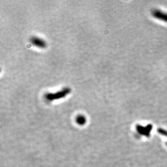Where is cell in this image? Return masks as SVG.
<instances>
[{
  "instance_id": "1",
  "label": "cell",
  "mask_w": 167,
  "mask_h": 167,
  "mask_svg": "<svg viewBox=\"0 0 167 167\" xmlns=\"http://www.w3.org/2000/svg\"><path fill=\"white\" fill-rule=\"evenodd\" d=\"M71 92V89L69 87H66L59 90L56 92H47L44 94V97L47 101H54L59 99H63L67 96V95Z\"/></svg>"
},
{
  "instance_id": "3",
  "label": "cell",
  "mask_w": 167,
  "mask_h": 167,
  "mask_svg": "<svg viewBox=\"0 0 167 167\" xmlns=\"http://www.w3.org/2000/svg\"><path fill=\"white\" fill-rule=\"evenodd\" d=\"M152 15L154 18L167 23V13L162 11L159 9H153L152 11Z\"/></svg>"
},
{
  "instance_id": "2",
  "label": "cell",
  "mask_w": 167,
  "mask_h": 167,
  "mask_svg": "<svg viewBox=\"0 0 167 167\" xmlns=\"http://www.w3.org/2000/svg\"><path fill=\"white\" fill-rule=\"evenodd\" d=\"M30 41L33 46L39 48H46L47 46L45 40L42 39V38H39V37L35 36H32L30 39Z\"/></svg>"
},
{
  "instance_id": "4",
  "label": "cell",
  "mask_w": 167,
  "mask_h": 167,
  "mask_svg": "<svg viewBox=\"0 0 167 167\" xmlns=\"http://www.w3.org/2000/svg\"><path fill=\"white\" fill-rule=\"evenodd\" d=\"M76 121L78 124H84L86 123V117L82 115H79L76 117Z\"/></svg>"
}]
</instances>
